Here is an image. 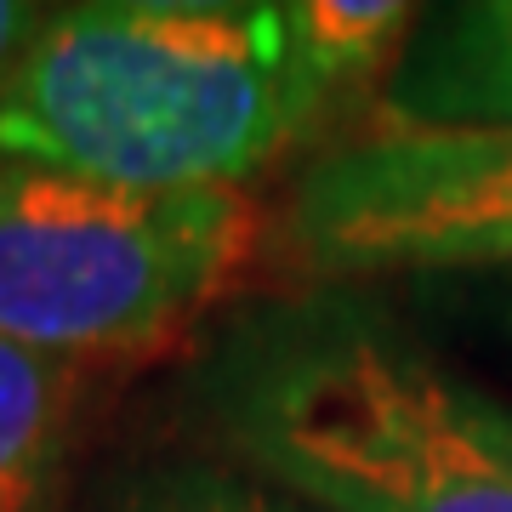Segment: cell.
I'll return each instance as SVG.
<instances>
[{
  "mask_svg": "<svg viewBox=\"0 0 512 512\" xmlns=\"http://www.w3.org/2000/svg\"><path fill=\"white\" fill-rule=\"evenodd\" d=\"M188 399L217 456L313 512H512V404L348 285L239 308Z\"/></svg>",
  "mask_w": 512,
  "mask_h": 512,
  "instance_id": "cell-1",
  "label": "cell"
},
{
  "mask_svg": "<svg viewBox=\"0 0 512 512\" xmlns=\"http://www.w3.org/2000/svg\"><path fill=\"white\" fill-rule=\"evenodd\" d=\"M319 120L268 0H92L46 12L0 86V160L126 188H239Z\"/></svg>",
  "mask_w": 512,
  "mask_h": 512,
  "instance_id": "cell-2",
  "label": "cell"
},
{
  "mask_svg": "<svg viewBox=\"0 0 512 512\" xmlns=\"http://www.w3.org/2000/svg\"><path fill=\"white\" fill-rule=\"evenodd\" d=\"M245 188H126L0 160V342L63 365L171 348L256 256Z\"/></svg>",
  "mask_w": 512,
  "mask_h": 512,
  "instance_id": "cell-3",
  "label": "cell"
},
{
  "mask_svg": "<svg viewBox=\"0 0 512 512\" xmlns=\"http://www.w3.org/2000/svg\"><path fill=\"white\" fill-rule=\"evenodd\" d=\"M291 256L319 285L512 268V126H370L302 165Z\"/></svg>",
  "mask_w": 512,
  "mask_h": 512,
  "instance_id": "cell-4",
  "label": "cell"
},
{
  "mask_svg": "<svg viewBox=\"0 0 512 512\" xmlns=\"http://www.w3.org/2000/svg\"><path fill=\"white\" fill-rule=\"evenodd\" d=\"M393 126H512V0L416 12L382 92Z\"/></svg>",
  "mask_w": 512,
  "mask_h": 512,
  "instance_id": "cell-5",
  "label": "cell"
},
{
  "mask_svg": "<svg viewBox=\"0 0 512 512\" xmlns=\"http://www.w3.org/2000/svg\"><path fill=\"white\" fill-rule=\"evenodd\" d=\"M80 365L0 342V512H46L69 450Z\"/></svg>",
  "mask_w": 512,
  "mask_h": 512,
  "instance_id": "cell-6",
  "label": "cell"
},
{
  "mask_svg": "<svg viewBox=\"0 0 512 512\" xmlns=\"http://www.w3.org/2000/svg\"><path fill=\"white\" fill-rule=\"evenodd\" d=\"M285 23H291L296 74L325 114L359 80L393 69V57L416 23V6H404V0H291Z\"/></svg>",
  "mask_w": 512,
  "mask_h": 512,
  "instance_id": "cell-7",
  "label": "cell"
},
{
  "mask_svg": "<svg viewBox=\"0 0 512 512\" xmlns=\"http://www.w3.org/2000/svg\"><path fill=\"white\" fill-rule=\"evenodd\" d=\"M103 512H313L279 484L234 467L228 456H165L131 467Z\"/></svg>",
  "mask_w": 512,
  "mask_h": 512,
  "instance_id": "cell-8",
  "label": "cell"
},
{
  "mask_svg": "<svg viewBox=\"0 0 512 512\" xmlns=\"http://www.w3.org/2000/svg\"><path fill=\"white\" fill-rule=\"evenodd\" d=\"M40 23H46V12H40V6H18V0H0V86H6V80H12V69L23 63L29 40L40 35Z\"/></svg>",
  "mask_w": 512,
  "mask_h": 512,
  "instance_id": "cell-9",
  "label": "cell"
}]
</instances>
